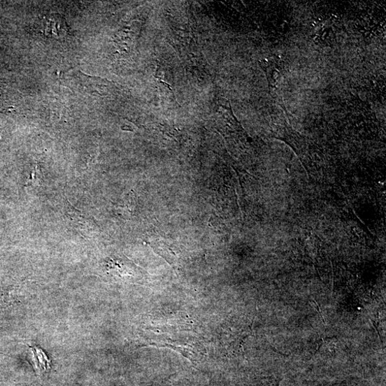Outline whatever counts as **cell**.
I'll return each mask as SVG.
<instances>
[{
  "label": "cell",
  "mask_w": 386,
  "mask_h": 386,
  "mask_svg": "<svg viewBox=\"0 0 386 386\" xmlns=\"http://www.w3.org/2000/svg\"><path fill=\"white\" fill-rule=\"evenodd\" d=\"M29 350L31 365L38 374L42 375L48 372L50 369V361L44 350L38 346H30Z\"/></svg>",
  "instance_id": "1"
}]
</instances>
